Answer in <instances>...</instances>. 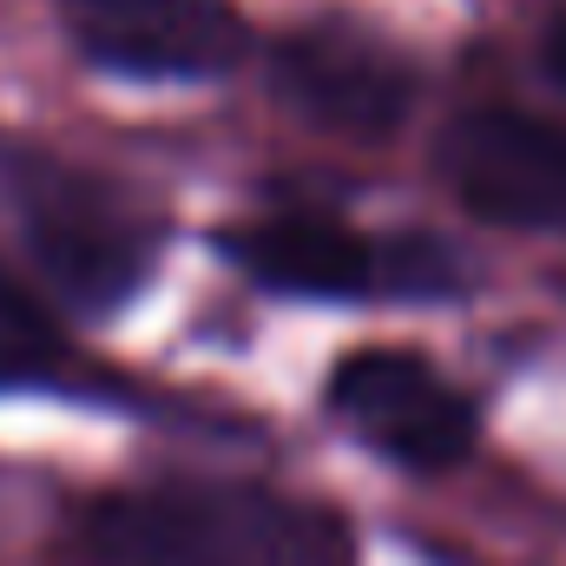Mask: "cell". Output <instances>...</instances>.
Wrapping results in <instances>:
<instances>
[{"label":"cell","mask_w":566,"mask_h":566,"mask_svg":"<svg viewBox=\"0 0 566 566\" xmlns=\"http://www.w3.org/2000/svg\"><path fill=\"white\" fill-rule=\"evenodd\" d=\"M80 547L99 566H349V527L271 488L171 481L93 501Z\"/></svg>","instance_id":"6da1fadb"},{"label":"cell","mask_w":566,"mask_h":566,"mask_svg":"<svg viewBox=\"0 0 566 566\" xmlns=\"http://www.w3.org/2000/svg\"><path fill=\"white\" fill-rule=\"evenodd\" d=\"M224 258L283 296H428L448 290V251L428 238H363L343 218L277 211L218 238Z\"/></svg>","instance_id":"7a4b0ae2"},{"label":"cell","mask_w":566,"mask_h":566,"mask_svg":"<svg viewBox=\"0 0 566 566\" xmlns=\"http://www.w3.org/2000/svg\"><path fill=\"white\" fill-rule=\"evenodd\" d=\"M13 205H20V224H27V244H33L40 271L80 310H106L145 277L151 231L113 185L33 158L13 178Z\"/></svg>","instance_id":"3957f363"},{"label":"cell","mask_w":566,"mask_h":566,"mask_svg":"<svg viewBox=\"0 0 566 566\" xmlns=\"http://www.w3.org/2000/svg\"><path fill=\"white\" fill-rule=\"evenodd\" d=\"M323 396H329V416L363 448L416 474H441L474 448V402L441 369H428L416 349H356L336 363Z\"/></svg>","instance_id":"277c9868"},{"label":"cell","mask_w":566,"mask_h":566,"mask_svg":"<svg viewBox=\"0 0 566 566\" xmlns=\"http://www.w3.org/2000/svg\"><path fill=\"white\" fill-rule=\"evenodd\" d=\"M441 178L488 224L566 231V126L527 113H468L441 139Z\"/></svg>","instance_id":"5b68a950"},{"label":"cell","mask_w":566,"mask_h":566,"mask_svg":"<svg viewBox=\"0 0 566 566\" xmlns=\"http://www.w3.org/2000/svg\"><path fill=\"white\" fill-rule=\"evenodd\" d=\"M73 46L133 80H205L244 53V20L224 0H66Z\"/></svg>","instance_id":"8992f818"},{"label":"cell","mask_w":566,"mask_h":566,"mask_svg":"<svg viewBox=\"0 0 566 566\" xmlns=\"http://www.w3.org/2000/svg\"><path fill=\"white\" fill-rule=\"evenodd\" d=\"M277 93L323 133L382 139L389 126H402L416 80L382 40L356 27H310L277 46Z\"/></svg>","instance_id":"52a82bcc"},{"label":"cell","mask_w":566,"mask_h":566,"mask_svg":"<svg viewBox=\"0 0 566 566\" xmlns=\"http://www.w3.org/2000/svg\"><path fill=\"white\" fill-rule=\"evenodd\" d=\"M66 376V343L46 323V310L0 277V389H27V382H60Z\"/></svg>","instance_id":"ba28073f"},{"label":"cell","mask_w":566,"mask_h":566,"mask_svg":"<svg viewBox=\"0 0 566 566\" xmlns=\"http://www.w3.org/2000/svg\"><path fill=\"white\" fill-rule=\"evenodd\" d=\"M541 66H547V80L566 93V13H554V27L541 33Z\"/></svg>","instance_id":"9c48e42d"}]
</instances>
